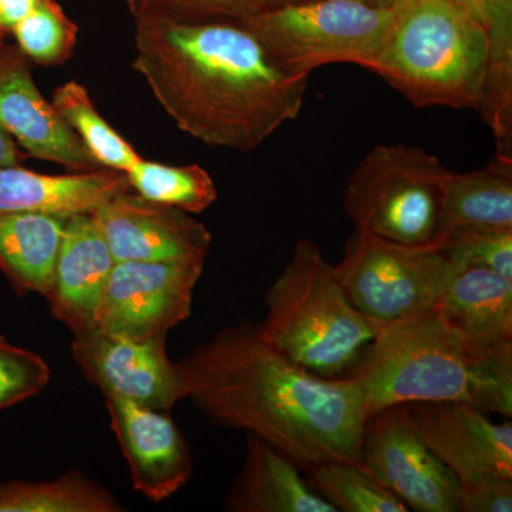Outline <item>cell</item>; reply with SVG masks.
Listing matches in <instances>:
<instances>
[{
  "label": "cell",
  "instance_id": "16",
  "mask_svg": "<svg viewBox=\"0 0 512 512\" xmlns=\"http://www.w3.org/2000/svg\"><path fill=\"white\" fill-rule=\"evenodd\" d=\"M0 127L30 157L63 165L74 173L101 168L52 101L40 92L29 60L0 82Z\"/></svg>",
  "mask_w": 512,
  "mask_h": 512
},
{
  "label": "cell",
  "instance_id": "34",
  "mask_svg": "<svg viewBox=\"0 0 512 512\" xmlns=\"http://www.w3.org/2000/svg\"><path fill=\"white\" fill-rule=\"evenodd\" d=\"M25 56L18 49V46L8 45L0 40V82L19 64L25 62Z\"/></svg>",
  "mask_w": 512,
  "mask_h": 512
},
{
  "label": "cell",
  "instance_id": "31",
  "mask_svg": "<svg viewBox=\"0 0 512 512\" xmlns=\"http://www.w3.org/2000/svg\"><path fill=\"white\" fill-rule=\"evenodd\" d=\"M512 478L491 477L461 487L458 512H511Z\"/></svg>",
  "mask_w": 512,
  "mask_h": 512
},
{
  "label": "cell",
  "instance_id": "1",
  "mask_svg": "<svg viewBox=\"0 0 512 512\" xmlns=\"http://www.w3.org/2000/svg\"><path fill=\"white\" fill-rule=\"evenodd\" d=\"M187 399L207 419L244 430L308 471L326 461L359 464L369 419L355 377L309 372L242 320L178 360Z\"/></svg>",
  "mask_w": 512,
  "mask_h": 512
},
{
  "label": "cell",
  "instance_id": "7",
  "mask_svg": "<svg viewBox=\"0 0 512 512\" xmlns=\"http://www.w3.org/2000/svg\"><path fill=\"white\" fill-rule=\"evenodd\" d=\"M392 3L369 0H291L268 3L239 20L289 76L353 63L370 70L392 23Z\"/></svg>",
  "mask_w": 512,
  "mask_h": 512
},
{
  "label": "cell",
  "instance_id": "21",
  "mask_svg": "<svg viewBox=\"0 0 512 512\" xmlns=\"http://www.w3.org/2000/svg\"><path fill=\"white\" fill-rule=\"evenodd\" d=\"M488 35L487 77L478 111L493 130L495 151L512 153V0H451Z\"/></svg>",
  "mask_w": 512,
  "mask_h": 512
},
{
  "label": "cell",
  "instance_id": "13",
  "mask_svg": "<svg viewBox=\"0 0 512 512\" xmlns=\"http://www.w3.org/2000/svg\"><path fill=\"white\" fill-rule=\"evenodd\" d=\"M114 261L207 259L211 232L188 212L121 192L94 212Z\"/></svg>",
  "mask_w": 512,
  "mask_h": 512
},
{
  "label": "cell",
  "instance_id": "22",
  "mask_svg": "<svg viewBox=\"0 0 512 512\" xmlns=\"http://www.w3.org/2000/svg\"><path fill=\"white\" fill-rule=\"evenodd\" d=\"M447 234L460 228H512V160L495 156L484 168L450 173Z\"/></svg>",
  "mask_w": 512,
  "mask_h": 512
},
{
  "label": "cell",
  "instance_id": "29",
  "mask_svg": "<svg viewBox=\"0 0 512 512\" xmlns=\"http://www.w3.org/2000/svg\"><path fill=\"white\" fill-rule=\"evenodd\" d=\"M49 382L50 367L42 356L0 336V410L36 396Z\"/></svg>",
  "mask_w": 512,
  "mask_h": 512
},
{
  "label": "cell",
  "instance_id": "10",
  "mask_svg": "<svg viewBox=\"0 0 512 512\" xmlns=\"http://www.w3.org/2000/svg\"><path fill=\"white\" fill-rule=\"evenodd\" d=\"M360 463L409 511L458 512L460 481L427 447L402 404L370 414Z\"/></svg>",
  "mask_w": 512,
  "mask_h": 512
},
{
  "label": "cell",
  "instance_id": "14",
  "mask_svg": "<svg viewBox=\"0 0 512 512\" xmlns=\"http://www.w3.org/2000/svg\"><path fill=\"white\" fill-rule=\"evenodd\" d=\"M104 404L134 490L156 503L173 497L190 480L192 457L170 414L116 394H104Z\"/></svg>",
  "mask_w": 512,
  "mask_h": 512
},
{
  "label": "cell",
  "instance_id": "27",
  "mask_svg": "<svg viewBox=\"0 0 512 512\" xmlns=\"http://www.w3.org/2000/svg\"><path fill=\"white\" fill-rule=\"evenodd\" d=\"M79 28L56 0H39L35 9L13 30L16 46L30 63L60 66L69 62Z\"/></svg>",
  "mask_w": 512,
  "mask_h": 512
},
{
  "label": "cell",
  "instance_id": "33",
  "mask_svg": "<svg viewBox=\"0 0 512 512\" xmlns=\"http://www.w3.org/2000/svg\"><path fill=\"white\" fill-rule=\"evenodd\" d=\"M26 157H28V154L23 153L8 131L0 127V167L20 165Z\"/></svg>",
  "mask_w": 512,
  "mask_h": 512
},
{
  "label": "cell",
  "instance_id": "12",
  "mask_svg": "<svg viewBox=\"0 0 512 512\" xmlns=\"http://www.w3.org/2000/svg\"><path fill=\"white\" fill-rule=\"evenodd\" d=\"M414 429L461 487L485 478H512V424L461 402L402 404Z\"/></svg>",
  "mask_w": 512,
  "mask_h": 512
},
{
  "label": "cell",
  "instance_id": "2",
  "mask_svg": "<svg viewBox=\"0 0 512 512\" xmlns=\"http://www.w3.org/2000/svg\"><path fill=\"white\" fill-rule=\"evenodd\" d=\"M136 70L165 113L207 146L248 153L301 113L289 76L239 20H136Z\"/></svg>",
  "mask_w": 512,
  "mask_h": 512
},
{
  "label": "cell",
  "instance_id": "8",
  "mask_svg": "<svg viewBox=\"0 0 512 512\" xmlns=\"http://www.w3.org/2000/svg\"><path fill=\"white\" fill-rule=\"evenodd\" d=\"M333 269L357 311L386 326L433 309L458 268L439 248L355 231Z\"/></svg>",
  "mask_w": 512,
  "mask_h": 512
},
{
  "label": "cell",
  "instance_id": "17",
  "mask_svg": "<svg viewBox=\"0 0 512 512\" xmlns=\"http://www.w3.org/2000/svg\"><path fill=\"white\" fill-rule=\"evenodd\" d=\"M130 190L133 188L127 175L109 168L50 175L22 165L0 167V212H43L70 217L96 212L111 198Z\"/></svg>",
  "mask_w": 512,
  "mask_h": 512
},
{
  "label": "cell",
  "instance_id": "23",
  "mask_svg": "<svg viewBox=\"0 0 512 512\" xmlns=\"http://www.w3.org/2000/svg\"><path fill=\"white\" fill-rule=\"evenodd\" d=\"M123 505L80 471L45 483L0 484V512H119Z\"/></svg>",
  "mask_w": 512,
  "mask_h": 512
},
{
  "label": "cell",
  "instance_id": "26",
  "mask_svg": "<svg viewBox=\"0 0 512 512\" xmlns=\"http://www.w3.org/2000/svg\"><path fill=\"white\" fill-rule=\"evenodd\" d=\"M308 483L336 510L343 512H407L393 493L359 464L326 461L306 471Z\"/></svg>",
  "mask_w": 512,
  "mask_h": 512
},
{
  "label": "cell",
  "instance_id": "28",
  "mask_svg": "<svg viewBox=\"0 0 512 512\" xmlns=\"http://www.w3.org/2000/svg\"><path fill=\"white\" fill-rule=\"evenodd\" d=\"M439 249L457 268H487L512 279V228L453 229Z\"/></svg>",
  "mask_w": 512,
  "mask_h": 512
},
{
  "label": "cell",
  "instance_id": "24",
  "mask_svg": "<svg viewBox=\"0 0 512 512\" xmlns=\"http://www.w3.org/2000/svg\"><path fill=\"white\" fill-rule=\"evenodd\" d=\"M52 103L101 168L127 174L143 158L101 116L83 84L70 80L57 87Z\"/></svg>",
  "mask_w": 512,
  "mask_h": 512
},
{
  "label": "cell",
  "instance_id": "32",
  "mask_svg": "<svg viewBox=\"0 0 512 512\" xmlns=\"http://www.w3.org/2000/svg\"><path fill=\"white\" fill-rule=\"evenodd\" d=\"M39 0H0V40L13 35V30L35 9Z\"/></svg>",
  "mask_w": 512,
  "mask_h": 512
},
{
  "label": "cell",
  "instance_id": "18",
  "mask_svg": "<svg viewBox=\"0 0 512 512\" xmlns=\"http://www.w3.org/2000/svg\"><path fill=\"white\" fill-rule=\"evenodd\" d=\"M227 507L232 512H339L301 476L298 464L249 434L244 467Z\"/></svg>",
  "mask_w": 512,
  "mask_h": 512
},
{
  "label": "cell",
  "instance_id": "4",
  "mask_svg": "<svg viewBox=\"0 0 512 512\" xmlns=\"http://www.w3.org/2000/svg\"><path fill=\"white\" fill-rule=\"evenodd\" d=\"M392 23L369 72L414 107L480 109L490 42L451 0H393Z\"/></svg>",
  "mask_w": 512,
  "mask_h": 512
},
{
  "label": "cell",
  "instance_id": "11",
  "mask_svg": "<svg viewBox=\"0 0 512 512\" xmlns=\"http://www.w3.org/2000/svg\"><path fill=\"white\" fill-rule=\"evenodd\" d=\"M73 336V359L103 394L167 413L187 399L183 375L167 355L165 338H120L96 326Z\"/></svg>",
  "mask_w": 512,
  "mask_h": 512
},
{
  "label": "cell",
  "instance_id": "5",
  "mask_svg": "<svg viewBox=\"0 0 512 512\" xmlns=\"http://www.w3.org/2000/svg\"><path fill=\"white\" fill-rule=\"evenodd\" d=\"M259 335L315 375L348 376L382 326L355 308L315 242L301 239L265 293Z\"/></svg>",
  "mask_w": 512,
  "mask_h": 512
},
{
  "label": "cell",
  "instance_id": "19",
  "mask_svg": "<svg viewBox=\"0 0 512 512\" xmlns=\"http://www.w3.org/2000/svg\"><path fill=\"white\" fill-rule=\"evenodd\" d=\"M434 309L471 342H512V279L491 269L458 268Z\"/></svg>",
  "mask_w": 512,
  "mask_h": 512
},
{
  "label": "cell",
  "instance_id": "15",
  "mask_svg": "<svg viewBox=\"0 0 512 512\" xmlns=\"http://www.w3.org/2000/svg\"><path fill=\"white\" fill-rule=\"evenodd\" d=\"M114 262L94 212L66 218L52 284L45 298L52 315L73 335L96 326L97 306Z\"/></svg>",
  "mask_w": 512,
  "mask_h": 512
},
{
  "label": "cell",
  "instance_id": "6",
  "mask_svg": "<svg viewBox=\"0 0 512 512\" xmlns=\"http://www.w3.org/2000/svg\"><path fill=\"white\" fill-rule=\"evenodd\" d=\"M450 173L423 148L377 146L350 174L343 208L356 231L410 247L440 248L447 237Z\"/></svg>",
  "mask_w": 512,
  "mask_h": 512
},
{
  "label": "cell",
  "instance_id": "3",
  "mask_svg": "<svg viewBox=\"0 0 512 512\" xmlns=\"http://www.w3.org/2000/svg\"><path fill=\"white\" fill-rule=\"evenodd\" d=\"M348 376L362 389L370 414L396 404L461 402L512 416V342H471L434 308L382 326Z\"/></svg>",
  "mask_w": 512,
  "mask_h": 512
},
{
  "label": "cell",
  "instance_id": "20",
  "mask_svg": "<svg viewBox=\"0 0 512 512\" xmlns=\"http://www.w3.org/2000/svg\"><path fill=\"white\" fill-rule=\"evenodd\" d=\"M67 217L0 212V269L18 293L46 296Z\"/></svg>",
  "mask_w": 512,
  "mask_h": 512
},
{
  "label": "cell",
  "instance_id": "25",
  "mask_svg": "<svg viewBox=\"0 0 512 512\" xmlns=\"http://www.w3.org/2000/svg\"><path fill=\"white\" fill-rule=\"evenodd\" d=\"M126 175L141 197L188 214H201L218 198L210 173L198 164L167 165L141 158Z\"/></svg>",
  "mask_w": 512,
  "mask_h": 512
},
{
  "label": "cell",
  "instance_id": "35",
  "mask_svg": "<svg viewBox=\"0 0 512 512\" xmlns=\"http://www.w3.org/2000/svg\"><path fill=\"white\" fill-rule=\"evenodd\" d=\"M276 2H291V0H266V5H268V3H276ZM369 2L383 3V5H390V3L393 2V0H369Z\"/></svg>",
  "mask_w": 512,
  "mask_h": 512
},
{
  "label": "cell",
  "instance_id": "30",
  "mask_svg": "<svg viewBox=\"0 0 512 512\" xmlns=\"http://www.w3.org/2000/svg\"><path fill=\"white\" fill-rule=\"evenodd\" d=\"M136 20H241L266 5V0H127Z\"/></svg>",
  "mask_w": 512,
  "mask_h": 512
},
{
  "label": "cell",
  "instance_id": "9",
  "mask_svg": "<svg viewBox=\"0 0 512 512\" xmlns=\"http://www.w3.org/2000/svg\"><path fill=\"white\" fill-rule=\"evenodd\" d=\"M205 259L114 262L99 306L96 328L120 338H167L190 318L192 296Z\"/></svg>",
  "mask_w": 512,
  "mask_h": 512
}]
</instances>
